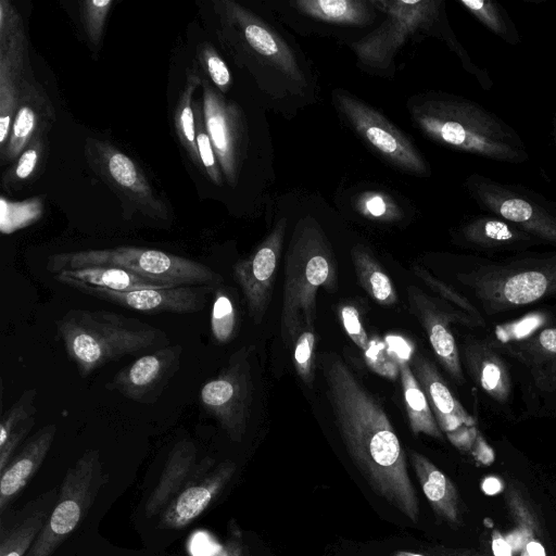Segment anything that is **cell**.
<instances>
[{
    "mask_svg": "<svg viewBox=\"0 0 556 556\" xmlns=\"http://www.w3.org/2000/svg\"><path fill=\"white\" fill-rule=\"evenodd\" d=\"M315 345V329L309 328L302 329L292 344L295 371L307 387L314 381Z\"/></svg>",
    "mask_w": 556,
    "mask_h": 556,
    "instance_id": "cell-35",
    "label": "cell"
},
{
    "mask_svg": "<svg viewBox=\"0 0 556 556\" xmlns=\"http://www.w3.org/2000/svg\"><path fill=\"white\" fill-rule=\"evenodd\" d=\"M108 481L99 451H86L66 470L51 515L25 556H52L87 516Z\"/></svg>",
    "mask_w": 556,
    "mask_h": 556,
    "instance_id": "cell-7",
    "label": "cell"
},
{
    "mask_svg": "<svg viewBox=\"0 0 556 556\" xmlns=\"http://www.w3.org/2000/svg\"><path fill=\"white\" fill-rule=\"evenodd\" d=\"M236 472V464L224 460L190 481L162 511L159 529H179L201 516L218 497Z\"/></svg>",
    "mask_w": 556,
    "mask_h": 556,
    "instance_id": "cell-17",
    "label": "cell"
},
{
    "mask_svg": "<svg viewBox=\"0 0 556 556\" xmlns=\"http://www.w3.org/2000/svg\"><path fill=\"white\" fill-rule=\"evenodd\" d=\"M337 106L355 131L394 166L425 176L428 166L413 142L382 114L346 91L333 93Z\"/></svg>",
    "mask_w": 556,
    "mask_h": 556,
    "instance_id": "cell-11",
    "label": "cell"
},
{
    "mask_svg": "<svg viewBox=\"0 0 556 556\" xmlns=\"http://www.w3.org/2000/svg\"><path fill=\"white\" fill-rule=\"evenodd\" d=\"M36 126V112L28 105H22L16 112L9 143L11 155L26 142Z\"/></svg>",
    "mask_w": 556,
    "mask_h": 556,
    "instance_id": "cell-40",
    "label": "cell"
},
{
    "mask_svg": "<svg viewBox=\"0 0 556 556\" xmlns=\"http://www.w3.org/2000/svg\"><path fill=\"white\" fill-rule=\"evenodd\" d=\"M407 299L412 313L425 329L430 345L442 367L458 384L464 383L459 351L450 323L477 325L466 313L444 306L416 286H408Z\"/></svg>",
    "mask_w": 556,
    "mask_h": 556,
    "instance_id": "cell-14",
    "label": "cell"
},
{
    "mask_svg": "<svg viewBox=\"0 0 556 556\" xmlns=\"http://www.w3.org/2000/svg\"><path fill=\"white\" fill-rule=\"evenodd\" d=\"M488 314L556 295V255L488 264L459 276Z\"/></svg>",
    "mask_w": 556,
    "mask_h": 556,
    "instance_id": "cell-6",
    "label": "cell"
},
{
    "mask_svg": "<svg viewBox=\"0 0 556 556\" xmlns=\"http://www.w3.org/2000/svg\"><path fill=\"white\" fill-rule=\"evenodd\" d=\"M210 325L212 338L217 344H227L236 336L237 308L223 285L214 290Z\"/></svg>",
    "mask_w": 556,
    "mask_h": 556,
    "instance_id": "cell-32",
    "label": "cell"
},
{
    "mask_svg": "<svg viewBox=\"0 0 556 556\" xmlns=\"http://www.w3.org/2000/svg\"><path fill=\"white\" fill-rule=\"evenodd\" d=\"M391 556H432V555H426L422 553L409 552V551H395L391 554Z\"/></svg>",
    "mask_w": 556,
    "mask_h": 556,
    "instance_id": "cell-49",
    "label": "cell"
},
{
    "mask_svg": "<svg viewBox=\"0 0 556 556\" xmlns=\"http://www.w3.org/2000/svg\"><path fill=\"white\" fill-rule=\"evenodd\" d=\"M55 433L56 426L54 424H48L40 428L0 471L1 515L5 513L9 503L38 471L52 446Z\"/></svg>",
    "mask_w": 556,
    "mask_h": 556,
    "instance_id": "cell-22",
    "label": "cell"
},
{
    "mask_svg": "<svg viewBox=\"0 0 556 556\" xmlns=\"http://www.w3.org/2000/svg\"><path fill=\"white\" fill-rule=\"evenodd\" d=\"M506 349L529 368L538 388L556 390V327L508 343Z\"/></svg>",
    "mask_w": 556,
    "mask_h": 556,
    "instance_id": "cell-27",
    "label": "cell"
},
{
    "mask_svg": "<svg viewBox=\"0 0 556 556\" xmlns=\"http://www.w3.org/2000/svg\"><path fill=\"white\" fill-rule=\"evenodd\" d=\"M386 344L399 367V378L412 432L415 435L422 433L442 440L443 432L410 366L414 354L412 342L401 336L390 334L386 338Z\"/></svg>",
    "mask_w": 556,
    "mask_h": 556,
    "instance_id": "cell-19",
    "label": "cell"
},
{
    "mask_svg": "<svg viewBox=\"0 0 556 556\" xmlns=\"http://www.w3.org/2000/svg\"><path fill=\"white\" fill-rule=\"evenodd\" d=\"M523 548L530 556H546L543 545L534 539L526 541Z\"/></svg>",
    "mask_w": 556,
    "mask_h": 556,
    "instance_id": "cell-47",
    "label": "cell"
},
{
    "mask_svg": "<svg viewBox=\"0 0 556 556\" xmlns=\"http://www.w3.org/2000/svg\"><path fill=\"white\" fill-rule=\"evenodd\" d=\"M197 149L198 153L201 157V161L204 165V167L207 169L211 177L216 181L219 182V174L216 168V161H215V154H214V148L212 144V141L210 139V136L200 129V131L197 134Z\"/></svg>",
    "mask_w": 556,
    "mask_h": 556,
    "instance_id": "cell-42",
    "label": "cell"
},
{
    "mask_svg": "<svg viewBox=\"0 0 556 556\" xmlns=\"http://www.w3.org/2000/svg\"><path fill=\"white\" fill-rule=\"evenodd\" d=\"M286 229L287 219L281 218L251 255L233 265V278L242 290L255 325L262 323L269 306Z\"/></svg>",
    "mask_w": 556,
    "mask_h": 556,
    "instance_id": "cell-12",
    "label": "cell"
},
{
    "mask_svg": "<svg viewBox=\"0 0 556 556\" xmlns=\"http://www.w3.org/2000/svg\"><path fill=\"white\" fill-rule=\"evenodd\" d=\"M182 345L168 344L140 355L118 370L105 389L115 391L139 404L152 405L159 401L169 380L177 372Z\"/></svg>",
    "mask_w": 556,
    "mask_h": 556,
    "instance_id": "cell-13",
    "label": "cell"
},
{
    "mask_svg": "<svg viewBox=\"0 0 556 556\" xmlns=\"http://www.w3.org/2000/svg\"><path fill=\"white\" fill-rule=\"evenodd\" d=\"M552 135H553V140L556 144V112L553 116V121H552Z\"/></svg>",
    "mask_w": 556,
    "mask_h": 556,
    "instance_id": "cell-50",
    "label": "cell"
},
{
    "mask_svg": "<svg viewBox=\"0 0 556 556\" xmlns=\"http://www.w3.org/2000/svg\"><path fill=\"white\" fill-rule=\"evenodd\" d=\"M356 207L362 215L375 220L391 222L400 216V210L393 200L379 191L363 193L356 202Z\"/></svg>",
    "mask_w": 556,
    "mask_h": 556,
    "instance_id": "cell-37",
    "label": "cell"
},
{
    "mask_svg": "<svg viewBox=\"0 0 556 556\" xmlns=\"http://www.w3.org/2000/svg\"><path fill=\"white\" fill-rule=\"evenodd\" d=\"M35 416L26 420L22 426L14 430L10 437L0 444V471L5 468L14 456V453L21 442L26 438L35 426Z\"/></svg>",
    "mask_w": 556,
    "mask_h": 556,
    "instance_id": "cell-41",
    "label": "cell"
},
{
    "mask_svg": "<svg viewBox=\"0 0 556 556\" xmlns=\"http://www.w3.org/2000/svg\"><path fill=\"white\" fill-rule=\"evenodd\" d=\"M250 354L249 346L236 351L199 393L202 407L235 442L243 439L251 415L253 380Z\"/></svg>",
    "mask_w": 556,
    "mask_h": 556,
    "instance_id": "cell-10",
    "label": "cell"
},
{
    "mask_svg": "<svg viewBox=\"0 0 556 556\" xmlns=\"http://www.w3.org/2000/svg\"><path fill=\"white\" fill-rule=\"evenodd\" d=\"M179 126L188 146L198 151L193 111L188 103L180 109Z\"/></svg>",
    "mask_w": 556,
    "mask_h": 556,
    "instance_id": "cell-44",
    "label": "cell"
},
{
    "mask_svg": "<svg viewBox=\"0 0 556 556\" xmlns=\"http://www.w3.org/2000/svg\"><path fill=\"white\" fill-rule=\"evenodd\" d=\"M412 270L416 277L425 282L431 290L437 292L444 301L450 302L460 308L462 312L469 315L478 325H484L479 311L469 302L467 298L458 293L442 280L432 276L428 270L419 265H414Z\"/></svg>",
    "mask_w": 556,
    "mask_h": 556,
    "instance_id": "cell-36",
    "label": "cell"
},
{
    "mask_svg": "<svg viewBox=\"0 0 556 556\" xmlns=\"http://www.w3.org/2000/svg\"><path fill=\"white\" fill-rule=\"evenodd\" d=\"M415 475L437 516L452 525L460 522L459 497L454 483L429 458L408 451Z\"/></svg>",
    "mask_w": 556,
    "mask_h": 556,
    "instance_id": "cell-26",
    "label": "cell"
},
{
    "mask_svg": "<svg viewBox=\"0 0 556 556\" xmlns=\"http://www.w3.org/2000/svg\"><path fill=\"white\" fill-rule=\"evenodd\" d=\"M103 156H105V170L118 187L139 198L150 195L146 181L127 155L110 149Z\"/></svg>",
    "mask_w": 556,
    "mask_h": 556,
    "instance_id": "cell-33",
    "label": "cell"
},
{
    "mask_svg": "<svg viewBox=\"0 0 556 556\" xmlns=\"http://www.w3.org/2000/svg\"><path fill=\"white\" fill-rule=\"evenodd\" d=\"M410 366L441 431L458 448H468L476 435L472 417L454 396L435 366L427 357L414 352Z\"/></svg>",
    "mask_w": 556,
    "mask_h": 556,
    "instance_id": "cell-15",
    "label": "cell"
},
{
    "mask_svg": "<svg viewBox=\"0 0 556 556\" xmlns=\"http://www.w3.org/2000/svg\"><path fill=\"white\" fill-rule=\"evenodd\" d=\"M459 3L476 20L507 43L518 45L521 41L515 24L498 2L491 0H462Z\"/></svg>",
    "mask_w": 556,
    "mask_h": 556,
    "instance_id": "cell-31",
    "label": "cell"
},
{
    "mask_svg": "<svg viewBox=\"0 0 556 556\" xmlns=\"http://www.w3.org/2000/svg\"><path fill=\"white\" fill-rule=\"evenodd\" d=\"M205 64L213 83L222 89L227 88L230 83V73L223 59L214 51L207 50Z\"/></svg>",
    "mask_w": 556,
    "mask_h": 556,
    "instance_id": "cell-43",
    "label": "cell"
},
{
    "mask_svg": "<svg viewBox=\"0 0 556 556\" xmlns=\"http://www.w3.org/2000/svg\"><path fill=\"white\" fill-rule=\"evenodd\" d=\"M60 283H84L93 288L117 292H129L141 289L173 288L175 286L142 277L136 273L113 266H89L66 269L53 275Z\"/></svg>",
    "mask_w": 556,
    "mask_h": 556,
    "instance_id": "cell-28",
    "label": "cell"
},
{
    "mask_svg": "<svg viewBox=\"0 0 556 556\" xmlns=\"http://www.w3.org/2000/svg\"><path fill=\"white\" fill-rule=\"evenodd\" d=\"M215 460L197 462V447L190 440L178 441L170 450L159 482L144 505L147 517L162 513L174 497L193 479L210 471Z\"/></svg>",
    "mask_w": 556,
    "mask_h": 556,
    "instance_id": "cell-18",
    "label": "cell"
},
{
    "mask_svg": "<svg viewBox=\"0 0 556 556\" xmlns=\"http://www.w3.org/2000/svg\"><path fill=\"white\" fill-rule=\"evenodd\" d=\"M351 255L363 290L380 305L389 306L397 303V292L391 278L372 254L364 247L355 245Z\"/></svg>",
    "mask_w": 556,
    "mask_h": 556,
    "instance_id": "cell-30",
    "label": "cell"
},
{
    "mask_svg": "<svg viewBox=\"0 0 556 556\" xmlns=\"http://www.w3.org/2000/svg\"><path fill=\"white\" fill-rule=\"evenodd\" d=\"M459 238L467 245L483 251L522 250L542 242L492 214L470 218L460 227Z\"/></svg>",
    "mask_w": 556,
    "mask_h": 556,
    "instance_id": "cell-25",
    "label": "cell"
},
{
    "mask_svg": "<svg viewBox=\"0 0 556 556\" xmlns=\"http://www.w3.org/2000/svg\"><path fill=\"white\" fill-rule=\"evenodd\" d=\"M55 326L68 358L83 377L124 356L169 344L163 330L102 309H68Z\"/></svg>",
    "mask_w": 556,
    "mask_h": 556,
    "instance_id": "cell-3",
    "label": "cell"
},
{
    "mask_svg": "<svg viewBox=\"0 0 556 556\" xmlns=\"http://www.w3.org/2000/svg\"><path fill=\"white\" fill-rule=\"evenodd\" d=\"M520 556H530L527 551L523 548Z\"/></svg>",
    "mask_w": 556,
    "mask_h": 556,
    "instance_id": "cell-51",
    "label": "cell"
},
{
    "mask_svg": "<svg viewBox=\"0 0 556 556\" xmlns=\"http://www.w3.org/2000/svg\"><path fill=\"white\" fill-rule=\"evenodd\" d=\"M66 286L75 290L129 309L143 313L190 314L202 311L207 295L217 287L180 286L161 289H141L117 292L93 288L84 283L70 282Z\"/></svg>",
    "mask_w": 556,
    "mask_h": 556,
    "instance_id": "cell-16",
    "label": "cell"
},
{
    "mask_svg": "<svg viewBox=\"0 0 556 556\" xmlns=\"http://www.w3.org/2000/svg\"><path fill=\"white\" fill-rule=\"evenodd\" d=\"M292 5L301 13L321 22L365 26L375 18V8L363 0H296Z\"/></svg>",
    "mask_w": 556,
    "mask_h": 556,
    "instance_id": "cell-29",
    "label": "cell"
},
{
    "mask_svg": "<svg viewBox=\"0 0 556 556\" xmlns=\"http://www.w3.org/2000/svg\"><path fill=\"white\" fill-rule=\"evenodd\" d=\"M320 363L327 399L353 463L378 496L417 523L419 502L405 451L382 405L339 355H324Z\"/></svg>",
    "mask_w": 556,
    "mask_h": 556,
    "instance_id": "cell-1",
    "label": "cell"
},
{
    "mask_svg": "<svg viewBox=\"0 0 556 556\" xmlns=\"http://www.w3.org/2000/svg\"><path fill=\"white\" fill-rule=\"evenodd\" d=\"M243 39L250 50L267 65L299 84L304 83L303 73L288 45L261 20L235 5Z\"/></svg>",
    "mask_w": 556,
    "mask_h": 556,
    "instance_id": "cell-21",
    "label": "cell"
},
{
    "mask_svg": "<svg viewBox=\"0 0 556 556\" xmlns=\"http://www.w3.org/2000/svg\"><path fill=\"white\" fill-rule=\"evenodd\" d=\"M386 15L383 22L351 47L358 61L375 70H388L399 49L418 31L439 21L442 2L437 0H371Z\"/></svg>",
    "mask_w": 556,
    "mask_h": 556,
    "instance_id": "cell-8",
    "label": "cell"
},
{
    "mask_svg": "<svg viewBox=\"0 0 556 556\" xmlns=\"http://www.w3.org/2000/svg\"><path fill=\"white\" fill-rule=\"evenodd\" d=\"M466 187L475 202L542 242L556 245V204L522 186L501 182L472 174Z\"/></svg>",
    "mask_w": 556,
    "mask_h": 556,
    "instance_id": "cell-9",
    "label": "cell"
},
{
    "mask_svg": "<svg viewBox=\"0 0 556 556\" xmlns=\"http://www.w3.org/2000/svg\"><path fill=\"white\" fill-rule=\"evenodd\" d=\"M339 317L349 338L365 353L371 339L367 336L357 308L351 304H343L339 308Z\"/></svg>",
    "mask_w": 556,
    "mask_h": 556,
    "instance_id": "cell-39",
    "label": "cell"
},
{
    "mask_svg": "<svg viewBox=\"0 0 556 556\" xmlns=\"http://www.w3.org/2000/svg\"><path fill=\"white\" fill-rule=\"evenodd\" d=\"M38 160V153L35 148H29L23 152L20 156L16 168L15 176L20 179L27 178L34 170Z\"/></svg>",
    "mask_w": 556,
    "mask_h": 556,
    "instance_id": "cell-45",
    "label": "cell"
},
{
    "mask_svg": "<svg viewBox=\"0 0 556 556\" xmlns=\"http://www.w3.org/2000/svg\"><path fill=\"white\" fill-rule=\"evenodd\" d=\"M367 366L376 374L394 380L399 378V367L390 354L386 342L372 338L369 349L363 353Z\"/></svg>",
    "mask_w": 556,
    "mask_h": 556,
    "instance_id": "cell-38",
    "label": "cell"
},
{
    "mask_svg": "<svg viewBox=\"0 0 556 556\" xmlns=\"http://www.w3.org/2000/svg\"><path fill=\"white\" fill-rule=\"evenodd\" d=\"M204 117L207 135L229 180H233L239 154L240 130L237 113L226 105L213 90L204 89Z\"/></svg>",
    "mask_w": 556,
    "mask_h": 556,
    "instance_id": "cell-23",
    "label": "cell"
},
{
    "mask_svg": "<svg viewBox=\"0 0 556 556\" xmlns=\"http://www.w3.org/2000/svg\"><path fill=\"white\" fill-rule=\"evenodd\" d=\"M319 288L338 290L337 262L319 224L306 217L295 225L285 258L280 333L286 346L302 329H315Z\"/></svg>",
    "mask_w": 556,
    "mask_h": 556,
    "instance_id": "cell-4",
    "label": "cell"
},
{
    "mask_svg": "<svg viewBox=\"0 0 556 556\" xmlns=\"http://www.w3.org/2000/svg\"><path fill=\"white\" fill-rule=\"evenodd\" d=\"M89 266L119 267L175 287H218L224 281L218 273L202 263L160 250L136 247L60 253L52 255L47 263V269L52 275Z\"/></svg>",
    "mask_w": 556,
    "mask_h": 556,
    "instance_id": "cell-5",
    "label": "cell"
},
{
    "mask_svg": "<svg viewBox=\"0 0 556 556\" xmlns=\"http://www.w3.org/2000/svg\"><path fill=\"white\" fill-rule=\"evenodd\" d=\"M491 545L494 556H513V546L497 530L492 532Z\"/></svg>",
    "mask_w": 556,
    "mask_h": 556,
    "instance_id": "cell-46",
    "label": "cell"
},
{
    "mask_svg": "<svg viewBox=\"0 0 556 556\" xmlns=\"http://www.w3.org/2000/svg\"><path fill=\"white\" fill-rule=\"evenodd\" d=\"M464 362L473 381L494 401L504 403L511 393L509 371L486 340L468 339L463 344Z\"/></svg>",
    "mask_w": 556,
    "mask_h": 556,
    "instance_id": "cell-24",
    "label": "cell"
},
{
    "mask_svg": "<svg viewBox=\"0 0 556 556\" xmlns=\"http://www.w3.org/2000/svg\"><path fill=\"white\" fill-rule=\"evenodd\" d=\"M482 488L485 493L495 494L501 490V483L495 478H489L484 480Z\"/></svg>",
    "mask_w": 556,
    "mask_h": 556,
    "instance_id": "cell-48",
    "label": "cell"
},
{
    "mask_svg": "<svg viewBox=\"0 0 556 556\" xmlns=\"http://www.w3.org/2000/svg\"><path fill=\"white\" fill-rule=\"evenodd\" d=\"M59 490L50 489L21 509L1 517L0 556H25L43 529L56 502Z\"/></svg>",
    "mask_w": 556,
    "mask_h": 556,
    "instance_id": "cell-20",
    "label": "cell"
},
{
    "mask_svg": "<svg viewBox=\"0 0 556 556\" xmlns=\"http://www.w3.org/2000/svg\"><path fill=\"white\" fill-rule=\"evenodd\" d=\"M410 115L420 131L441 146L503 163L529 160L516 130L471 100L433 93L412 104Z\"/></svg>",
    "mask_w": 556,
    "mask_h": 556,
    "instance_id": "cell-2",
    "label": "cell"
},
{
    "mask_svg": "<svg viewBox=\"0 0 556 556\" xmlns=\"http://www.w3.org/2000/svg\"><path fill=\"white\" fill-rule=\"evenodd\" d=\"M36 399L37 390L35 388L27 389L2 415L0 421V444L26 420L36 415Z\"/></svg>",
    "mask_w": 556,
    "mask_h": 556,
    "instance_id": "cell-34",
    "label": "cell"
}]
</instances>
